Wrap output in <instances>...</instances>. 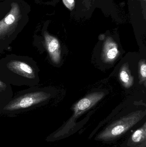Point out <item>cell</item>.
<instances>
[{"label":"cell","mask_w":146,"mask_h":147,"mask_svg":"<svg viewBox=\"0 0 146 147\" xmlns=\"http://www.w3.org/2000/svg\"><path fill=\"white\" fill-rule=\"evenodd\" d=\"M146 115L145 110H139L114 119L103 127L94 140L107 144L115 143L137 128Z\"/></svg>","instance_id":"cell-1"},{"label":"cell","mask_w":146,"mask_h":147,"mask_svg":"<svg viewBox=\"0 0 146 147\" xmlns=\"http://www.w3.org/2000/svg\"><path fill=\"white\" fill-rule=\"evenodd\" d=\"M105 96L103 92H92L79 100L74 105L73 114L70 118L57 130L47 137L46 140L53 142L68 137L74 133L76 121L84 114L91 109Z\"/></svg>","instance_id":"cell-2"},{"label":"cell","mask_w":146,"mask_h":147,"mask_svg":"<svg viewBox=\"0 0 146 147\" xmlns=\"http://www.w3.org/2000/svg\"><path fill=\"white\" fill-rule=\"evenodd\" d=\"M4 67V72H7L12 76L19 77L22 81L23 84H25L24 81L27 85H34L35 82L38 84V69H36L35 65H31L27 60L21 59H12L7 60L2 59Z\"/></svg>","instance_id":"cell-3"},{"label":"cell","mask_w":146,"mask_h":147,"mask_svg":"<svg viewBox=\"0 0 146 147\" xmlns=\"http://www.w3.org/2000/svg\"><path fill=\"white\" fill-rule=\"evenodd\" d=\"M50 96L43 91L31 92L13 99L4 107L3 110L10 113L30 108L47 101Z\"/></svg>","instance_id":"cell-4"},{"label":"cell","mask_w":146,"mask_h":147,"mask_svg":"<svg viewBox=\"0 0 146 147\" xmlns=\"http://www.w3.org/2000/svg\"><path fill=\"white\" fill-rule=\"evenodd\" d=\"M121 147H146V122L136 128L129 135Z\"/></svg>","instance_id":"cell-5"},{"label":"cell","mask_w":146,"mask_h":147,"mask_svg":"<svg viewBox=\"0 0 146 147\" xmlns=\"http://www.w3.org/2000/svg\"><path fill=\"white\" fill-rule=\"evenodd\" d=\"M44 37L45 47L53 63L58 64L61 60V47L59 41L48 34H45Z\"/></svg>","instance_id":"cell-6"},{"label":"cell","mask_w":146,"mask_h":147,"mask_svg":"<svg viewBox=\"0 0 146 147\" xmlns=\"http://www.w3.org/2000/svg\"><path fill=\"white\" fill-rule=\"evenodd\" d=\"M119 54L116 43L111 38H107L104 44L102 53L103 60L105 63H112L116 59Z\"/></svg>","instance_id":"cell-7"},{"label":"cell","mask_w":146,"mask_h":147,"mask_svg":"<svg viewBox=\"0 0 146 147\" xmlns=\"http://www.w3.org/2000/svg\"><path fill=\"white\" fill-rule=\"evenodd\" d=\"M119 77L120 81L125 88H129L133 86L134 78L131 75L127 63L122 66L119 71Z\"/></svg>","instance_id":"cell-8"},{"label":"cell","mask_w":146,"mask_h":147,"mask_svg":"<svg viewBox=\"0 0 146 147\" xmlns=\"http://www.w3.org/2000/svg\"><path fill=\"white\" fill-rule=\"evenodd\" d=\"M139 75L140 83L146 85V63L145 59L140 60L139 64Z\"/></svg>","instance_id":"cell-9"},{"label":"cell","mask_w":146,"mask_h":147,"mask_svg":"<svg viewBox=\"0 0 146 147\" xmlns=\"http://www.w3.org/2000/svg\"><path fill=\"white\" fill-rule=\"evenodd\" d=\"M63 2L66 6L70 9L73 5L74 0H63Z\"/></svg>","instance_id":"cell-10"},{"label":"cell","mask_w":146,"mask_h":147,"mask_svg":"<svg viewBox=\"0 0 146 147\" xmlns=\"http://www.w3.org/2000/svg\"><path fill=\"white\" fill-rule=\"evenodd\" d=\"M7 88V85L3 81L0 80V92L4 91Z\"/></svg>","instance_id":"cell-11"}]
</instances>
